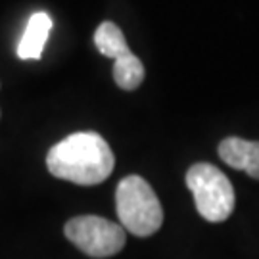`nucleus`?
Returning a JSON list of instances; mask_svg holds the SVG:
<instances>
[{"label": "nucleus", "instance_id": "6e6552de", "mask_svg": "<svg viewBox=\"0 0 259 259\" xmlns=\"http://www.w3.org/2000/svg\"><path fill=\"white\" fill-rule=\"evenodd\" d=\"M113 79L123 91H135L144 81V65L133 52L121 56L113 64Z\"/></svg>", "mask_w": 259, "mask_h": 259}, {"label": "nucleus", "instance_id": "20e7f679", "mask_svg": "<svg viewBox=\"0 0 259 259\" xmlns=\"http://www.w3.org/2000/svg\"><path fill=\"white\" fill-rule=\"evenodd\" d=\"M65 236L91 257H110L123 250L125 229L98 215H81L65 223Z\"/></svg>", "mask_w": 259, "mask_h": 259}, {"label": "nucleus", "instance_id": "f03ea898", "mask_svg": "<svg viewBox=\"0 0 259 259\" xmlns=\"http://www.w3.org/2000/svg\"><path fill=\"white\" fill-rule=\"evenodd\" d=\"M121 227L135 236H152L163 223V209L154 188L139 175L125 177L115 190Z\"/></svg>", "mask_w": 259, "mask_h": 259}, {"label": "nucleus", "instance_id": "7ed1b4c3", "mask_svg": "<svg viewBox=\"0 0 259 259\" xmlns=\"http://www.w3.org/2000/svg\"><path fill=\"white\" fill-rule=\"evenodd\" d=\"M186 186L194 194L196 209L205 221H227L234 211V188L219 167L211 163H194L186 173Z\"/></svg>", "mask_w": 259, "mask_h": 259}, {"label": "nucleus", "instance_id": "423d86ee", "mask_svg": "<svg viewBox=\"0 0 259 259\" xmlns=\"http://www.w3.org/2000/svg\"><path fill=\"white\" fill-rule=\"evenodd\" d=\"M52 29V18L47 12H35L27 21L23 37L19 38L18 56L21 60H38L47 47L48 35Z\"/></svg>", "mask_w": 259, "mask_h": 259}, {"label": "nucleus", "instance_id": "39448f33", "mask_svg": "<svg viewBox=\"0 0 259 259\" xmlns=\"http://www.w3.org/2000/svg\"><path fill=\"white\" fill-rule=\"evenodd\" d=\"M219 156L227 165L259 181V142L229 137L219 144Z\"/></svg>", "mask_w": 259, "mask_h": 259}, {"label": "nucleus", "instance_id": "f257e3e1", "mask_svg": "<svg viewBox=\"0 0 259 259\" xmlns=\"http://www.w3.org/2000/svg\"><path fill=\"white\" fill-rule=\"evenodd\" d=\"M115 157L110 144L93 131L73 133L54 144L47 156L50 175L81 186H94L111 175Z\"/></svg>", "mask_w": 259, "mask_h": 259}, {"label": "nucleus", "instance_id": "0eeeda50", "mask_svg": "<svg viewBox=\"0 0 259 259\" xmlns=\"http://www.w3.org/2000/svg\"><path fill=\"white\" fill-rule=\"evenodd\" d=\"M94 45H96L100 54L113 58V60L131 52L123 31L113 21H104L98 25V29L94 31Z\"/></svg>", "mask_w": 259, "mask_h": 259}]
</instances>
